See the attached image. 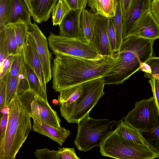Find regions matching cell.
I'll return each mask as SVG.
<instances>
[{"mask_svg":"<svg viewBox=\"0 0 159 159\" xmlns=\"http://www.w3.org/2000/svg\"><path fill=\"white\" fill-rule=\"evenodd\" d=\"M14 56L13 55H9L0 64V80L3 79L9 72Z\"/></svg>","mask_w":159,"mask_h":159,"instance_id":"cell-38","label":"cell"},{"mask_svg":"<svg viewBox=\"0 0 159 159\" xmlns=\"http://www.w3.org/2000/svg\"><path fill=\"white\" fill-rule=\"evenodd\" d=\"M159 114L153 97L136 102L134 108L123 118L124 121L140 131H147L155 125Z\"/></svg>","mask_w":159,"mask_h":159,"instance_id":"cell-8","label":"cell"},{"mask_svg":"<svg viewBox=\"0 0 159 159\" xmlns=\"http://www.w3.org/2000/svg\"><path fill=\"white\" fill-rule=\"evenodd\" d=\"M33 119V130L46 136L56 142L60 146L62 145L71 133L70 130L64 127H56L42 121Z\"/></svg>","mask_w":159,"mask_h":159,"instance_id":"cell-16","label":"cell"},{"mask_svg":"<svg viewBox=\"0 0 159 159\" xmlns=\"http://www.w3.org/2000/svg\"><path fill=\"white\" fill-rule=\"evenodd\" d=\"M151 67V73H145L144 76L150 79L153 77L159 78V57L152 56L146 62Z\"/></svg>","mask_w":159,"mask_h":159,"instance_id":"cell-35","label":"cell"},{"mask_svg":"<svg viewBox=\"0 0 159 159\" xmlns=\"http://www.w3.org/2000/svg\"><path fill=\"white\" fill-rule=\"evenodd\" d=\"M99 147L102 155L116 159H153L159 157L148 145L134 143L114 130L103 140Z\"/></svg>","mask_w":159,"mask_h":159,"instance_id":"cell-5","label":"cell"},{"mask_svg":"<svg viewBox=\"0 0 159 159\" xmlns=\"http://www.w3.org/2000/svg\"><path fill=\"white\" fill-rule=\"evenodd\" d=\"M96 28L93 43L102 56L114 54L108 34V18L96 15Z\"/></svg>","mask_w":159,"mask_h":159,"instance_id":"cell-13","label":"cell"},{"mask_svg":"<svg viewBox=\"0 0 159 159\" xmlns=\"http://www.w3.org/2000/svg\"><path fill=\"white\" fill-rule=\"evenodd\" d=\"M70 10L63 0H59L52 11L53 25H59Z\"/></svg>","mask_w":159,"mask_h":159,"instance_id":"cell-26","label":"cell"},{"mask_svg":"<svg viewBox=\"0 0 159 159\" xmlns=\"http://www.w3.org/2000/svg\"><path fill=\"white\" fill-rule=\"evenodd\" d=\"M48 45L53 53L63 54L90 59H98L102 56L92 43L84 37L71 38L50 32Z\"/></svg>","mask_w":159,"mask_h":159,"instance_id":"cell-7","label":"cell"},{"mask_svg":"<svg viewBox=\"0 0 159 159\" xmlns=\"http://www.w3.org/2000/svg\"><path fill=\"white\" fill-rule=\"evenodd\" d=\"M18 78L19 81L15 96L30 90L25 65L18 75Z\"/></svg>","mask_w":159,"mask_h":159,"instance_id":"cell-32","label":"cell"},{"mask_svg":"<svg viewBox=\"0 0 159 159\" xmlns=\"http://www.w3.org/2000/svg\"><path fill=\"white\" fill-rule=\"evenodd\" d=\"M55 55L51 68L52 88L58 92L63 89L105 77L117 62L119 53L117 52L98 59Z\"/></svg>","mask_w":159,"mask_h":159,"instance_id":"cell-1","label":"cell"},{"mask_svg":"<svg viewBox=\"0 0 159 159\" xmlns=\"http://www.w3.org/2000/svg\"><path fill=\"white\" fill-rule=\"evenodd\" d=\"M116 0H88L90 11L96 15L110 18L115 14Z\"/></svg>","mask_w":159,"mask_h":159,"instance_id":"cell-19","label":"cell"},{"mask_svg":"<svg viewBox=\"0 0 159 159\" xmlns=\"http://www.w3.org/2000/svg\"><path fill=\"white\" fill-rule=\"evenodd\" d=\"M32 0H31V1Z\"/></svg>","mask_w":159,"mask_h":159,"instance_id":"cell-48","label":"cell"},{"mask_svg":"<svg viewBox=\"0 0 159 159\" xmlns=\"http://www.w3.org/2000/svg\"><path fill=\"white\" fill-rule=\"evenodd\" d=\"M96 15L84 8L82 11L80 24L84 38L93 43L96 28Z\"/></svg>","mask_w":159,"mask_h":159,"instance_id":"cell-21","label":"cell"},{"mask_svg":"<svg viewBox=\"0 0 159 159\" xmlns=\"http://www.w3.org/2000/svg\"><path fill=\"white\" fill-rule=\"evenodd\" d=\"M114 130L120 135L134 143L148 145L141 132L122 120H121Z\"/></svg>","mask_w":159,"mask_h":159,"instance_id":"cell-20","label":"cell"},{"mask_svg":"<svg viewBox=\"0 0 159 159\" xmlns=\"http://www.w3.org/2000/svg\"><path fill=\"white\" fill-rule=\"evenodd\" d=\"M7 107V126L0 134V159H15L32 128L31 116L17 100L13 98Z\"/></svg>","mask_w":159,"mask_h":159,"instance_id":"cell-4","label":"cell"},{"mask_svg":"<svg viewBox=\"0 0 159 159\" xmlns=\"http://www.w3.org/2000/svg\"><path fill=\"white\" fill-rule=\"evenodd\" d=\"M24 62L34 71L43 87L46 90V83L41 62L35 42L27 33L26 40L23 50Z\"/></svg>","mask_w":159,"mask_h":159,"instance_id":"cell-12","label":"cell"},{"mask_svg":"<svg viewBox=\"0 0 159 159\" xmlns=\"http://www.w3.org/2000/svg\"><path fill=\"white\" fill-rule=\"evenodd\" d=\"M148 82L150 84L153 93V97L157 107L159 114V78L153 77Z\"/></svg>","mask_w":159,"mask_h":159,"instance_id":"cell-37","label":"cell"},{"mask_svg":"<svg viewBox=\"0 0 159 159\" xmlns=\"http://www.w3.org/2000/svg\"><path fill=\"white\" fill-rule=\"evenodd\" d=\"M8 43V53L9 55L15 56L20 53L16 42L14 25L9 24L5 27Z\"/></svg>","mask_w":159,"mask_h":159,"instance_id":"cell-27","label":"cell"},{"mask_svg":"<svg viewBox=\"0 0 159 159\" xmlns=\"http://www.w3.org/2000/svg\"><path fill=\"white\" fill-rule=\"evenodd\" d=\"M31 13L24 0H12L7 20V25L22 22H31Z\"/></svg>","mask_w":159,"mask_h":159,"instance_id":"cell-18","label":"cell"},{"mask_svg":"<svg viewBox=\"0 0 159 159\" xmlns=\"http://www.w3.org/2000/svg\"><path fill=\"white\" fill-rule=\"evenodd\" d=\"M27 6L30 11L31 14L32 12V7L31 6V0H24Z\"/></svg>","mask_w":159,"mask_h":159,"instance_id":"cell-46","label":"cell"},{"mask_svg":"<svg viewBox=\"0 0 159 159\" xmlns=\"http://www.w3.org/2000/svg\"><path fill=\"white\" fill-rule=\"evenodd\" d=\"M34 154L36 158L39 159H61L58 150H50L46 148L36 149Z\"/></svg>","mask_w":159,"mask_h":159,"instance_id":"cell-34","label":"cell"},{"mask_svg":"<svg viewBox=\"0 0 159 159\" xmlns=\"http://www.w3.org/2000/svg\"><path fill=\"white\" fill-rule=\"evenodd\" d=\"M140 69L141 71L144 72L145 73H150L151 72L150 66L146 62L142 64Z\"/></svg>","mask_w":159,"mask_h":159,"instance_id":"cell-45","label":"cell"},{"mask_svg":"<svg viewBox=\"0 0 159 159\" xmlns=\"http://www.w3.org/2000/svg\"><path fill=\"white\" fill-rule=\"evenodd\" d=\"M150 10L154 18L159 24V0H152Z\"/></svg>","mask_w":159,"mask_h":159,"instance_id":"cell-42","label":"cell"},{"mask_svg":"<svg viewBox=\"0 0 159 159\" xmlns=\"http://www.w3.org/2000/svg\"><path fill=\"white\" fill-rule=\"evenodd\" d=\"M6 85L3 79L0 80V110L1 113L5 107Z\"/></svg>","mask_w":159,"mask_h":159,"instance_id":"cell-41","label":"cell"},{"mask_svg":"<svg viewBox=\"0 0 159 159\" xmlns=\"http://www.w3.org/2000/svg\"><path fill=\"white\" fill-rule=\"evenodd\" d=\"M158 158H159V157Z\"/></svg>","mask_w":159,"mask_h":159,"instance_id":"cell-47","label":"cell"},{"mask_svg":"<svg viewBox=\"0 0 159 159\" xmlns=\"http://www.w3.org/2000/svg\"><path fill=\"white\" fill-rule=\"evenodd\" d=\"M120 121L86 117L78 123L75 145L78 150L86 152L95 147H99L103 140L112 131L113 127L117 126Z\"/></svg>","mask_w":159,"mask_h":159,"instance_id":"cell-6","label":"cell"},{"mask_svg":"<svg viewBox=\"0 0 159 159\" xmlns=\"http://www.w3.org/2000/svg\"><path fill=\"white\" fill-rule=\"evenodd\" d=\"M25 66L30 90L46 102H48L47 90L42 85L38 77L33 70L25 63Z\"/></svg>","mask_w":159,"mask_h":159,"instance_id":"cell-22","label":"cell"},{"mask_svg":"<svg viewBox=\"0 0 159 159\" xmlns=\"http://www.w3.org/2000/svg\"><path fill=\"white\" fill-rule=\"evenodd\" d=\"M152 0H133L129 9L123 18L122 38L123 41L132 36L138 22L150 9Z\"/></svg>","mask_w":159,"mask_h":159,"instance_id":"cell-10","label":"cell"},{"mask_svg":"<svg viewBox=\"0 0 159 159\" xmlns=\"http://www.w3.org/2000/svg\"><path fill=\"white\" fill-rule=\"evenodd\" d=\"M58 152L61 159H79L76 154L74 148H59Z\"/></svg>","mask_w":159,"mask_h":159,"instance_id":"cell-39","label":"cell"},{"mask_svg":"<svg viewBox=\"0 0 159 159\" xmlns=\"http://www.w3.org/2000/svg\"><path fill=\"white\" fill-rule=\"evenodd\" d=\"M36 95L34 92L29 90L20 95L15 96L14 98L17 100L30 115L31 114V104Z\"/></svg>","mask_w":159,"mask_h":159,"instance_id":"cell-29","label":"cell"},{"mask_svg":"<svg viewBox=\"0 0 159 159\" xmlns=\"http://www.w3.org/2000/svg\"><path fill=\"white\" fill-rule=\"evenodd\" d=\"M31 118L42 121L52 126L61 127V119L57 112L48 102L36 95L31 104Z\"/></svg>","mask_w":159,"mask_h":159,"instance_id":"cell-11","label":"cell"},{"mask_svg":"<svg viewBox=\"0 0 159 159\" xmlns=\"http://www.w3.org/2000/svg\"><path fill=\"white\" fill-rule=\"evenodd\" d=\"M116 1L115 14L111 18L116 34V49L117 52H118L123 41L122 38L123 19L120 3L119 2Z\"/></svg>","mask_w":159,"mask_h":159,"instance_id":"cell-23","label":"cell"},{"mask_svg":"<svg viewBox=\"0 0 159 159\" xmlns=\"http://www.w3.org/2000/svg\"><path fill=\"white\" fill-rule=\"evenodd\" d=\"M67 91L59 102L61 116L69 123H79L89 116L105 93L103 77L85 82Z\"/></svg>","mask_w":159,"mask_h":159,"instance_id":"cell-3","label":"cell"},{"mask_svg":"<svg viewBox=\"0 0 159 159\" xmlns=\"http://www.w3.org/2000/svg\"><path fill=\"white\" fill-rule=\"evenodd\" d=\"M141 132L149 147L159 157V117L155 125L152 129Z\"/></svg>","mask_w":159,"mask_h":159,"instance_id":"cell-24","label":"cell"},{"mask_svg":"<svg viewBox=\"0 0 159 159\" xmlns=\"http://www.w3.org/2000/svg\"><path fill=\"white\" fill-rule=\"evenodd\" d=\"M24 56L23 51L14 56L9 72L14 77L18 76L24 66Z\"/></svg>","mask_w":159,"mask_h":159,"instance_id":"cell-31","label":"cell"},{"mask_svg":"<svg viewBox=\"0 0 159 159\" xmlns=\"http://www.w3.org/2000/svg\"><path fill=\"white\" fill-rule=\"evenodd\" d=\"M13 24L18 49L20 52H22L26 40L27 34V25L25 23L22 22Z\"/></svg>","mask_w":159,"mask_h":159,"instance_id":"cell-28","label":"cell"},{"mask_svg":"<svg viewBox=\"0 0 159 159\" xmlns=\"http://www.w3.org/2000/svg\"><path fill=\"white\" fill-rule=\"evenodd\" d=\"M9 55L8 46L5 27L0 30V64Z\"/></svg>","mask_w":159,"mask_h":159,"instance_id":"cell-33","label":"cell"},{"mask_svg":"<svg viewBox=\"0 0 159 159\" xmlns=\"http://www.w3.org/2000/svg\"><path fill=\"white\" fill-rule=\"evenodd\" d=\"M27 33L33 38L40 59L46 84L52 78L51 60L52 54L48 47L47 39L38 26L34 22L25 23Z\"/></svg>","mask_w":159,"mask_h":159,"instance_id":"cell-9","label":"cell"},{"mask_svg":"<svg viewBox=\"0 0 159 159\" xmlns=\"http://www.w3.org/2000/svg\"><path fill=\"white\" fill-rule=\"evenodd\" d=\"M120 3L122 13V19L127 12L133 0H116Z\"/></svg>","mask_w":159,"mask_h":159,"instance_id":"cell-43","label":"cell"},{"mask_svg":"<svg viewBox=\"0 0 159 159\" xmlns=\"http://www.w3.org/2000/svg\"><path fill=\"white\" fill-rule=\"evenodd\" d=\"M154 40L132 35L124 40L119 60L113 70L104 77L105 84H121L138 70L152 57Z\"/></svg>","mask_w":159,"mask_h":159,"instance_id":"cell-2","label":"cell"},{"mask_svg":"<svg viewBox=\"0 0 159 159\" xmlns=\"http://www.w3.org/2000/svg\"></svg>","mask_w":159,"mask_h":159,"instance_id":"cell-49","label":"cell"},{"mask_svg":"<svg viewBox=\"0 0 159 159\" xmlns=\"http://www.w3.org/2000/svg\"><path fill=\"white\" fill-rule=\"evenodd\" d=\"M12 0H0V30L7 25L9 11Z\"/></svg>","mask_w":159,"mask_h":159,"instance_id":"cell-30","label":"cell"},{"mask_svg":"<svg viewBox=\"0 0 159 159\" xmlns=\"http://www.w3.org/2000/svg\"><path fill=\"white\" fill-rule=\"evenodd\" d=\"M70 10L85 8L88 0H63Z\"/></svg>","mask_w":159,"mask_h":159,"instance_id":"cell-40","label":"cell"},{"mask_svg":"<svg viewBox=\"0 0 159 159\" xmlns=\"http://www.w3.org/2000/svg\"><path fill=\"white\" fill-rule=\"evenodd\" d=\"M2 79L5 81L6 85V107L16 96L19 80L18 77L12 76L9 72Z\"/></svg>","mask_w":159,"mask_h":159,"instance_id":"cell-25","label":"cell"},{"mask_svg":"<svg viewBox=\"0 0 159 159\" xmlns=\"http://www.w3.org/2000/svg\"><path fill=\"white\" fill-rule=\"evenodd\" d=\"M132 35L151 40L159 39V24L154 18L150 9L138 22Z\"/></svg>","mask_w":159,"mask_h":159,"instance_id":"cell-15","label":"cell"},{"mask_svg":"<svg viewBox=\"0 0 159 159\" xmlns=\"http://www.w3.org/2000/svg\"><path fill=\"white\" fill-rule=\"evenodd\" d=\"M108 34L112 51L113 53L117 52L116 37L115 28L111 18H108Z\"/></svg>","mask_w":159,"mask_h":159,"instance_id":"cell-36","label":"cell"},{"mask_svg":"<svg viewBox=\"0 0 159 159\" xmlns=\"http://www.w3.org/2000/svg\"><path fill=\"white\" fill-rule=\"evenodd\" d=\"M58 0H32L31 16L34 21L40 24L47 21Z\"/></svg>","mask_w":159,"mask_h":159,"instance_id":"cell-17","label":"cell"},{"mask_svg":"<svg viewBox=\"0 0 159 159\" xmlns=\"http://www.w3.org/2000/svg\"><path fill=\"white\" fill-rule=\"evenodd\" d=\"M8 114L4 113L0 118V134H2L6 129L8 119Z\"/></svg>","mask_w":159,"mask_h":159,"instance_id":"cell-44","label":"cell"},{"mask_svg":"<svg viewBox=\"0 0 159 159\" xmlns=\"http://www.w3.org/2000/svg\"><path fill=\"white\" fill-rule=\"evenodd\" d=\"M83 10L70 11L58 25L59 35L71 38H84L80 24Z\"/></svg>","mask_w":159,"mask_h":159,"instance_id":"cell-14","label":"cell"}]
</instances>
